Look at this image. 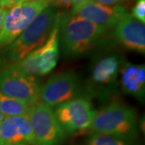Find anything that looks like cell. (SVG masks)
<instances>
[{
  "mask_svg": "<svg viewBox=\"0 0 145 145\" xmlns=\"http://www.w3.org/2000/svg\"><path fill=\"white\" fill-rule=\"evenodd\" d=\"M107 30L72 13L61 14L59 41L68 57H77L90 50Z\"/></svg>",
  "mask_w": 145,
  "mask_h": 145,
  "instance_id": "obj_1",
  "label": "cell"
},
{
  "mask_svg": "<svg viewBox=\"0 0 145 145\" xmlns=\"http://www.w3.org/2000/svg\"><path fill=\"white\" fill-rule=\"evenodd\" d=\"M61 15L52 4L43 10L7 48L8 59L13 64L21 61L28 53L46 41L50 32Z\"/></svg>",
  "mask_w": 145,
  "mask_h": 145,
  "instance_id": "obj_2",
  "label": "cell"
},
{
  "mask_svg": "<svg viewBox=\"0 0 145 145\" xmlns=\"http://www.w3.org/2000/svg\"><path fill=\"white\" fill-rule=\"evenodd\" d=\"M87 131L91 134H110L135 140L138 137L137 114L131 106L113 103L96 111Z\"/></svg>",
  "mask_w": 145,
  "mask_h": 145,
  "instance_id": "obj_3",
  "label": "cell"
},
{
  "mask_svg": "<svg viewBox=\"0 0 145 145\" xmlns=\"http://www.w3.org/2000/svg\"><path fill=\"white\" fill-rule=\"evenodd\" d=\"M37 76L24 72L17 64L0 70V92L29 106L39 102L40 89Z\"/></svg>",
  "mask_w": 145,
  "mask_h": 145,
  "instance_id": "obj_4",
  "label": "cell"
},
{
  "mask_svg": "<svg viewBox=\"0 0 145 145\" xmlns=\"http://www.w3.org/2000/svg\"><path fill=\"white\" fill-rule=\"evenodd\" d=\"M50 4V0H26L9 8L0 30V49L9 46Z\"/></svg>",
  "mask_w": 145,
  "mask_h": 145,
  "instance_id": "obj_5",
  "label": "cell"
},
{
  "mask_svg": "<svg viewBox=\"0 0 145 145\" xmlns=\"http://www.w3.org/2000/svg\"><path fill=\"white\" fill-rule=\"evenodd\" d=\"M27 115L36 145L62 144L66 133L59 123L52 107L39 101L31 106Z\"/></svg>",
  "mask_w": 145,
  "mask_h": 145,
  "instance_id": "obj_6",
  "label": "cell"
},
{
  "mask_svg": "<svg viewBox=\"0 0 145 145\" xmlns=\"http://www.w3.org/2000/svg\"><path fill=\"white\" fill-rule=\"evenodd\" d=\"M60 19L61 16L47 38L46 41L41 46L28 53L21 61L16 63L23 71L39 77L50 72L57 65L59 57Z\"/></svg>",
  "mask_w": 145,
  "mask_h": 145,
  "instance_id": "obj_7",
  "label": "cell"
},
{
  "mask_svg": "<svg viewBox=\"0 0 145 145\" xmlns=\"http://www.w3.org/2000/svg\"><path fill=\"white\" fill-rule=\"evenodd\" d=\"M54 113L66 135H71L87 131L96 110L89 100L76 98L57 106Z\"/></svg>",
  "mask_w": 145,
  "mask_h": 145,
  "instance_id": "obj_8",
  "label": "cell"
},
{
  "mask_svg": "<svg viewBox=\"0 0 145 145\" xmlns=\"http://www.w3.org/2000/svg\"><path fill=\"white\" fill-rule=\"evenodd\" d=\"M79 81L72 72L57 73L48 78L40 89V102L53 107L78 98Z\"/></svg>",
  "mask_w": 145,
  "mask_h": 145,
  "instance_id": "obj_9",
  "label": "cell"
},
{
  "mask_svg": "<svg viewBox=\"0 0 145 145\" xmlns=\"http://www.w3.org/2000/svg\"><path fill=\"white\" fill-rule=\"evenodd\" d=\"M71 13L82 17L106 30L114 27L118 21L128 13L127 8L119 5L108 6L89 1L78 7L72 8Z\"/></svg>",
  "mask_w": 145,
  "mask_h": 145,
  "instance_id": "obj_10",
  "label": "cell"
},
{
  "mask_svg": "<svg viewBox=\"0 0 145 145\" xmlns=\"http://www.w3.org/2000/svg\"><path fill=\"white\" fill-rule=\"evenodd\" d=\"M1 145H36L27 115L6 116L0 123Z\"/></svg>",
  "mask_w": 145,
  "mask_h": 145,
  "instance_id": "obj_11",
  "label": "cell"
},
{
  "mask_svg": "<svg viewBox=\"0 0 145 145\" xmlns=\"http://www.w3.org/2000/svg\"><path fill=\"white\" fill-rule=\"evenodd\" d=\"M115 38L130 50L145 52V25L129 13L123 16L114 25Z\"/></svg>",
  "mask_w": 145,
  "mask_h": 145,
  "instance_id": "obj_12",
  "label": "cell"
},
{
  "mask_svg": "<svg viewBox=\"0 0 145 145\" xmlns=\"http://www.w3.org/2000/svg\"><path fill=\"white\" fill-rule=\"evenodd\" d=\"M123 89L137 99H144L145 93V67L144 65L128 64L120 70Z\"/></svg>",
  "mask_w": 145,
  "mask_h": 145,
  "instance_id": "obj_13",
  "label": "cell"
},
{
  "mask_svg": "<svg viewBox=\"0 0 145 145\" xmlns=\"http://www.w3.org/2000/svg\"><path fill=\"white\" fill-rule=\"evenodd\" d=\"M121 61L117 56H109L101 59L94 65L91 78L94 82L99 85H109L118 78Z\"/></svg>",
  "mask_w": 145,
  "mask_h": 145,
  "instance_id": "obj_14",
  "label": "cell"
},
{
  "mask_svg": "<svg viewBox=\"0 0 145 145\" xmlns=\"http://www.w3.org/2000/svg\"><path fill=\"white\" fill-rule=\"evenodd\" d=\"M31 106L11 99L0 92V110L3 116L27 115Z\"/></svg>",
  "mask_w": 145,
  "mask_h": 145,
  "instance_id": "obj_15",
  "label": "cell"
},
{
  "mask_svg": "<svg viewBox=\"0 0 145 145\" xmlns=\"http://www.w3.org/2000/svg\"><path fill=\"white\" fill-rule=\"evenodd\" d=\"M86 145H136L135 140L122 136L92 133L86 140Z\"/></svg>",
  "mask_w": 145,
  "mask_h": 145,
  "instance_id": "obj_16",
  "label": "cell"
},
{
  "mask_svg": "<svg viewBox=\"0 0 145 145\" xmlns=\"http://www.w3.org/2000/svg\"><path fill=\"white\" fill-rule=\"evenodd\" d=\"M131 16L141 23H145V0H137L132 8Z\"/></svg>",
  "mask_w": 145,
  "mask_h": 145,
  "instance_id": "obj_17",
  "label": "cell"
},
{
  "mask_svg": "<svg viewBox=\"0 0 145 145\" xmlns=\"http://www.w3.org/2000/svg\"><path fill=\"white\" fill-rule=\"evenodd\" d=\"M52 6L56 7L61 8H70L71 7V0H50Z\"/></svg>",
  "mask_w": 145,
  "mask_h": 145,
  "instance_id": "obj_18",
  "label": "cell"
},
{
  "mask_svg": "<svg viewBox=\"0 0 145 145\" xmlns=\"http://www.w3.org/2000/svg\"><path fill=\"white\" fill-rule=\"evenodd\" d=\"M26 0H0V7L6 9H9L11 7L19 4Z\"/></svg>",
  "mask_w": 145,
  "mask_h": 145,
  "instance_id": "obj_19",
  "label": "cell"
},
{
  "mask_svg": "<svg viewBox=\"0 0 145 145\" xmlns=\"http://www.w3.org/2000/svg\"><path fill=\"white\" fill-rule=\"evenodd\" d=\"M94 2H97L101 4L108 6H114V5H119L121 4L125 0H93Z\"/></svg>",
  "mask_w": 145,
  "mask_h": 145,
  "instance_id": "obj_20",
  "label": "cell"
},
{
  "mask_svg": "<svg viewBox=\"0 0 145 145\" xmlns=\"http://www.w3.org/2000/svg\"><path fill=\"white\" fill-rule=\"evenodd\" d=\"M89 1H92V0H71V7L72 8L78 7L79 6L83 5Z\"/></svg>",
  "mask_w": 145,
  "mask_h": 145,
  "instance_id": "obj_21",
  "label": "cell"
},
{
  "mask_svg": "<svg viewBox=\"0 0 145 145\" xmlns=\"http://www.w3.org/2000/svg\"><path fill=\"white\" fill-rule=\"evenodd\" d=\"M7 10L8 9H6V8L0 7V30H1V27H2V25H3V20H4V17H5V15Z\"/></svg>",
  "mask_w": 145,
  "mask_h": 145,
  "instance_id": "obj_22",
  "label": "cell"
},
{
  "mask_svg": "<svg viewBox=\"0 0 145 145\" xmlns=\"http://www.w3.org/2000/svg\"><path fill=\"white\" fill-rule=\"evenodd\" d=\"M3 118H4V116H3V114L2 111H1V110H0V123L2 122V120H3Z\"/></svg>",
  "mask_w": 145,
  "mask_h": 145,
  "instance_id": "obj_23",
  "label": "cell"
},
{
  "mask_svg": "<svg viewBox=\"0 0 145 145\" xmlns=\"http://www.w3.org/2000/svg\"><path fill=\"white\" fill-rule=\"evenodd\" d=\"M0 145H1V144H0Z\"/></svg>",
  "mask_w": 145,
  "mask_h": 145,
  "instance_id": "obj_24",
  "label": "cell"
}]
</instances>
